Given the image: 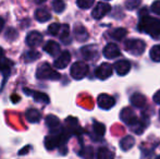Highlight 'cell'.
Returning <instances> with one entry per match:
<instances>
[{"label": "cell", "mask_w": 160, "mask_h": 159, "mask_svg": "<svg viewBox=\"0 0 160 159\" xmlns=\"http://www.w3.org/2000/svg\"><path fill=\"white\" fill-rule=\"evenodd\" d=\"M6 38L8 40H10V42H13V40H15L18 38V32L12 27L8 28V31H7V33H6Z\"/></svg>", "instance_id": "33"}, {"label": "cell", "mask_w": 160, "mask_h": 159, "mask_svg": "<svg viewBox=\"0 0 160 159\" xmlns=\"http://www.w3.org/2000/svg\"><path fill=\"white\" fill-rule=\"evenodd\" d=\"M51 6H52L53 11L57 13L63 12L65 9V3L63 1H61V0H55V1L51 2Z\"/></svg>", "instance_id": "28"}, {"label": "cell", "mask_w": 160, "mask_h": 159, "mask_svg": "<svg viewBox=\"0 0 160 159\" xmlns=\"http://www.w3.org/2000/svg\"><path fill=\"white\" fill-rule=\"evenodd\" d=\"M25 118L28 119V122L37 123V122H39V121H40V118H42V116H40L39 111H38L37 109L31 108V109H28V110H26Z\"/></svg>", "instance_id": "21"}, {"label": "cell", "mask_w": 160, "mask_h": 159, "mask_svg": "<svg viewBox=\"0 0 160 159\" xmlns=\"http://www.w3.org/2000/svg\"><path fill=\"white\" fill-rule=\"evenodd\" d=\"M150 11H152L154 14L160 15V1H154L150 6Z\"/></svg>", "instance_id": "34"}, {"label": "cell", "mask_w": 160, "mask_h": 159, "mask_svg": "<svg viewBox=\"0 0 160 159\" xmlns=\"http://www.w3.org/2000/svg\"><path fill=\"white\" fill-rule=\"evenodd\" d=\"M88 73V66L84 61H76L72 64L70 74L74 80H82Z\"/></svg>", "instance_id": "5"}, {"label": "cell", "mask_w": 160, "mask_h": 159, "mask_svg": "<svg viewBox=\"0 0 160 159\" xmlns=\"http://www.w3.org/2000/svg\"><path fill=\"white\" fill-rule=\"evenodd\" d=\"M51 19V13L47 8H39L35 11V20L39 23H46Z\"/></svg>", "instance_id": "18"}, {"label": "cell", "mask_w": 160, "mask_h": 159, "mask_svg": "<svg viewBox=\"0 0 160 159\" xmlns=\"http://www.w3.org/2000/svg\"><path fill=\"white\" fill-rule=\"evenodd\" d=\"M134 144H135V140H134V137L131 135L124 136V137L120 141V147H121V149L124 152L130 151V149L134 146Z\"/></svg>", "instance_id": "22"}, {"label": "cell", "mask_w": 160, "mask_h": 159, "mask_svg": "<svg viewBox=\"0 0 160 159\" xmlns=\"http://www.w3.org/2000/svg\"><path fill=\"white\" fill-rule=\"evenodd\" d=\"M17 95H12L11 96V102H20V97H15Z\"/></svg>", "instance_id": "38"}, {"label": "cell", "mask_w": 160, "mask_h": 159, "mask_svg": "<svg viewBox=\"0 0 160 159\" xmlns=\"http://www.w3.org/2000/svg\"><path fill=\"white\" fill-rule=\"evenodd\" d=\"M149 57L152 61L160 62V45H155L152 47L149 52Z\"/></svg>", "instance_id": "27"}, {"label": "cell", "mask_w": 160, "mask_h": 159, "mask_svg": "<svg viewBox=\"0 0 160 159\" xmlns=\"http://www.w3.org/2000/svg\"><path fill=\"white\" fill-rule=\"evenodd\" d=\"M97 159H114V154L107 147H100L97 152Z\"/></svg>", "instance_id": "24"}, {"label": "cell", "mask_w": 160, "mask_h": 159, "mask_svg": "<svg viewBox=\"0 0 160 159\" xmlns=\"http://www.w3.org/2000/svg\"><path fill=\"white\" fill-rule=\"evenodd\" d=\"M141 3L142 2L139 0H128V1H125L124 6L128 10H134V9L138 8L141 6Z\"/></svg>", "instance_id": "32"}, {"label": "cell", "mask_w": 160, "mask_h": 159, "mask_svg": "<svg viewBox=\"0 0 160 159\" xmlns=\"http://www.w3.org/2000/svg\"><path fill=\"white\" fill-rule=\"evenodd\" d=\"M111 10V6L107 2H103V1H100L95 6V8L93 9L92 11V17H94L95 20H100L105 17L106 14L110 12Z\"/></svg>", "instance_id": "7"}, {"label": "cell", "mask_w": 160, "mask_h": 159, "mask_svg": "<svg viewBox=\"0 0 160 159\" xmlns=\"http://www.w3.org/2000/svg\"><path fill=\"white\" fill-rule=\"evenodd\" d=\"M81 55L83 56L85 60H89V61H93L99 58V51L98 47L96 45H87L81 48Z\"/></svg>", "instance_id": "8"}, {"label": "cell", "mask_w": 160, "mask_h": 159, "mask_svg": "<svg viewBox=\"0 0 160 159\" xmlns=\"http://www.w3.org/2000/svg\"><path fill=\"white\" fill-rule=\"evenodd\" d=\"M112 73H113L112 67L110 66L109 63H107V62H103V63H101L95 71L96 77H98L99 80H102V81L109 79V77L112 75Z\"/></svg>", "instance_id": "10"}, {"label": "cell", "mask_w": 160, "mask_h": 159, "mask_svg": "<svg viewBox=\"0 0 160 159\" xmlns=\"http://www.w3.org/2000/svg\"><path fill=\"white\" fill-rule=\"evenodd\" d=\"M4 26V20L2 19V17H0V32L2 31V28H3Z\"/></svg>", "instance_id": "39"}, {"label": "cell", "mask_w": 160, "mask_h": 159, "mask_svg": "<svg viewBox=\"0 0 160 159\" xmlns=\"http://www.w3.org/2000/svg\"><path fill=\"white\" fill-rule=\"evenodd\" d=\"M73 32H74V37H75V39L80 42H84L89 38L88 32H87V30L82 24H75V26H74V28H73Z\"/></svg>", "instance_id": "15"}, {"label": "cell", "mask_w": 160, "mask_h": 159, "mask_svg": "<svg viewBox=\"0 0 160 159\" xmlns=\"http://www.w3.org/2000/svg\"><path fill=\"white\" fill-rule=\"evenodd\" d=\"M130 102L131 105H133L136 108H143L146 105V98L141 93H134L133 95H131Z\"/></svg>", "instance_id": "20"}, {"label": "cell", "mask_w": 160, "mask_h": 159, "mask_svg": "<svg viewBox=\"0 0 160 159\" xmlns=\"http://www.w3.org/2000/svg\"><path fill=\"white\" fill-rule=\"evenodd\" d=\"M60 30H61V25H60L59 23H52V24H50L48 27L49 34L53 35V36H58L60 33Z\"/></svg>", "instance_id": "31"}, {"label": "cell", "mask_w": 160, "mask_h": 159, "mask_svg": "<svg viewBox=\"0 0 160 159\" xmlns=\"http://www.w3.org/2000/svg\"><path fill=\"white\" fill-rule=\"evenodd\" d=\"M70 61H71V53H70V51L64 50V51H62L59 55V57L55 60L53 67L57 69H64L68 67Z\"/></svg>", "instance_id": "13"}, {"label": "cell", "mask_w": 160, "mask_h": 159, "mask_svg": "<svg viewBox=\"0 0 160 159\" xmlns=\"http://www.w3.org/2000/svg\"><path fill=\"white\" fill-rule=\"evenodd\" d=\"M120 119L122 120L127 125H128V127H130L136 134H142L144 132L145 127L142 125L143 121L139 120L138 118H137V116L135 115L133 109L130 108V107H127V108L121 110Z\"/></svg>", "instance_id": "2"}, {"label": "cell", "mask_w": 160, "mask_h": 159, "mask_svg": "<svg viewBox=\"0 0 160 159\" xmlns=\"http://www.w3.org/2000/svg\"><path fill=\"white\" fill-rule=\"evenodd\" d=\"M159 117H160V110H159Z\"/></svg>", "instance_id": "41"}, {"label": "cell", "mask_w": 160, "mask_h": 159, "mask_svg": "<svg viewBox=\"0 0 160 159\" xmlns=\"http://www.w3.org/2000/svg\"><path fill=\"white\" fill-rule=\"evenodd\" d=\"M42 39H44V37H42V35L40 34L38 31H33V32H30L28 34V36H26V38H25V42L28 46L33 48V47L39 46L42 42Z\"/></svg>", "instance_id": "14"}, {"label": "cell", "mask_w": 160, "mask_h": 159, "mask_svg": "<svg viewBox=\"0 0 160 159\" xmlns=\"http://www.w3.org/2000/svg\"><path fill=\"white\" fill-rule=\"evenodd\" d=\"M59 38L63 44H69L71 42V37H70V28L69 25L64 24V25H61V30H60L59 33Z\"/></svg>", "instance_id": "23"}, {"label": "cell", "mask_w": 160, "mask_h": 159, "mask_svg": "<svg viewBox=\"0 0 160 159\" xmlns=\"http://www.w3.org/2000/svg\"><path fill=\"white\" fill-rule=\"evenodd\" d=\"M30 149H31V145H28V146H25L24 148H22L21 151L19 152V155L21 156V155H25V154H28V152H30Z\"/></svg>", "instance_id": "37"}, {"label": "cell", "mask_w": 160, "mask_h": 159, "mask_svg": "<svg viewBox=\"0 0 160 159\" xmlns=\"http://www.w3.org/2000/svg\"><path fill=\"white\" fill-rule=\"evenodd\" d=\"M156 159H160V156H158V157H157Z\"/></svg>", "instance_id": "40"}, {"label": "cell", "mask_w": 160, "mask_h": 159, "mask_svg": "<svg viewBox=\"0 0 160 159\" xmlns=\"http://www.w3.org/2000/svg\"><path fill=\"white\" fill-rule=\"evenodd\" d=\"M152 100H154L155 104L160 105V89L158 92H156V93H155L154 97H152Z\"/></svg>", "instance_id": "36"}, {"label": "cell", "mask_w": 160, "mask_h": 159, "mask_svg": "<svg viewBox=\"0 0 160 159\" xmlns=\"http://www.w3.org/2000/svg\"><path fill=\"white\" fill-rule=\"evenodd\" d=\"M12 66H13V63L11 62V60L7 59V58L4 57L3 50L0 48V72L3 74V83H2V86L4 85L6 81L8 80V77H10Z\"/></svg>", "instance_id": "6"}, {"label": "cell", "mask_w": 160, "mask_h": 159, "mask_svg": "<svg viewBox=\"0 0 160 159\" xmlns=\"http://www.w3.org/2000/svg\"><path fill=\"white\" fill-rule=\"evenodd\" d=\"M44 50L46 51L48 55L52 56V57H56V56L59 55L60 52V45L58 44L57 42H55V40H48V42H46V45L44 46Z\"/></svg>", "instance_id": "19"}, {"label": "cell", "mask_w": 160, "mask_h": 159, "mask_svg": "<svg viewBox=\"0 0 160 159\" xmlns=\"http://www.w3.org/2000/svg\"><path fill=\"white\" fill-rule=\"evenodd\" d=\"M39 57H40V53L35 50L26 51V53L24 55V59L26 60V62H31V61H34V60H37V59H39Z\"/></svg>", "instance_id": "29"}, {"label": "cell", "mask_w": 160, "mask_h": 159, "mask_svg": "<svg viewBox=\"0 0 160 159\" xmlns=\"http://www.w3.org/2000/svg\"><path fill=\"white\" fill-rule=\"evenodd\" d=\"M94 3H95L94 0H78L76 1V6L81 9H89L94 6Z\"/></svg>", "instance_id": "30"}, {"label": "cell", "mask_w": 160, "mask_h": 159, "mask_svg": "<svg viewBox=\"0 0 160 159\" xmlns=\"http://www.w3.org/2000/svg\"><path fill=\"white\" fill-rule=\"evenodd\" d=\"M120 49H119L118 45L114 44V42H109L105 46L102 50V55L106 59H116L117 57L120 56Z\"/></svg>", "instance_id": "11"}, {"label": "cell", "mask_w": 160, "mask_h": 159, "mask_svg": "<svg viewBox=\"0 0 160 159\" xmlns=\"http://www.w3.org/2000/svg\"><path fill=\"white\" fill-rule=\"evenodd\" d=\"M98 107L102 110H109L116 105V99L108 94H100L97 98Z\"/></svg>", "instance_id": "9"}, {"label": "cell", "mask_w": 160, "mask_h": 159, "mask_svg": "<svg viewBox=\"0 0 160 159\" xmlns=\"http://www.w3.org/2000/svg\"><path fill=\"white\" fill-rule=\"evenodd\" d=\"M23 92L25 94H28V95H32L34 100H35L36 102H40V104H45V105H47V104L50 102L49 97L47 96V94H45V93H40V92H35V91L31 92L26 88H24Z\"/></svg>", "instance_id": "17"}, {"label": "cell", "mask_w": 160, "mask_h": 159, "mask_svg": "<svg viewBox=\"0 0 160 159\" xmlns=\"http://www.w3.org/2000/svg\"><path fill=\"white\" fill-rule=\"evenodd\" d=\"M46 125L51 130L52 133H57V132L61 131L62 127H60V120L58 117H56L55 115H48L45 119Z\"/></svg>", "instance_id": "16"}, {"label": "cell", "mask_w": 160, "mask_h": 159, "mask_svg": "<svg viewBox=\"0 0 160 159\" xmlns=\"http://www.w3.org/2000/svg\"><path fill=\"white\" fill-rule=\"evenodd\" d=\"M139 15L142 17L138 23V30L141 32L147 33L155 38L160 35V19L150 17L145 10L143 11V13L139 12Z\"/></svg>", "instance_id": "1"}, {"label": "cell", "mask_w": 160, "mask_h": 159, "mask_svg": "<svg viewBox=\"0 0 160 159\" xmlns=\"http://www.w3.org/2000/svg\"><path fill=\"white\" fill-rule=\"evenodd\" d=\"M36 77H37L38 80L58 81V80H60L61 75H60V73H58L57 71L52 70L50 64L44 62V63H42L40 66H38L37 71H36Z\"/></svg>", "instance_id": "3"}, {"label": "cell", "mask_w": 160, "mask_h": 159, "mask_svg": "<svg viewBox=\"0 0 160 159\" xmlns=\"http://www.w3.org/2000/svg\"><path fill=\"white\" fill-rule=\"evenodd\" d=\"M113 68L116 70V73L120 77H124L127 75L131 70V63L128 60H119V61H116L113 64Z\"/></svg>", "instance_id": "12"}, {"label": "cell", "mask_w": 160, "mask_h": 159, "mask_svg": "<svg viewBox=\"0 0 160 159\" xmlns=\"http://www.w3.org/2000/svg\"><path fill=\"white\" fill-rule=\"evenodd\" d=\"M124 49L128 53L133 56H138L143 55L144 51L146 49V44L144 40L137 39V38H131L124 42Z\"/></svg>", "instance_id": "4"}, {"label": "cell", "mask_w": 160, "mask_h": 159, "mask_svg": "<svg viewBox=\"0 0 160 159\" xmlns=\"http://www.w3.org/2000/svg\"><path fill=\"white\" fill-rule=\"evenodd\" d=\"M93 131L98 137H102L106 133V127L105 124L100 122H94L93 124Z\"/></svg>", "instance_id": "26"}, {"label": "cell", "mask_w": 160, "mask_h": 159, "mask_svg": "<svg viewBox=\"0 0 160 159\" xmlns=\"http://www.w3.org/2000/svg\"><path fill=\"white\" fill-rule=\"evenodd\" d=\"M127 34H128V31L125 30V28L119 27V28H116V30L111 31L110 36H111L112 38H114L116 40H122Z\"/></svg>", "instance_id": "25"}, {"label": "cell", "mask_w": 160, "mask_h": 159, "mask_svg": "<svg viewBox=\"0 0 160 159\" xmlns=\"http://www.w3.org/2000/svg\"><path fill=\"white\" fill-rule=\"evenodd\" d=\"M80 155H82L84 158H93V149L92 147H86L84 152H81Z\"/></svg>", "instance_id": "35"}]
</instances>
